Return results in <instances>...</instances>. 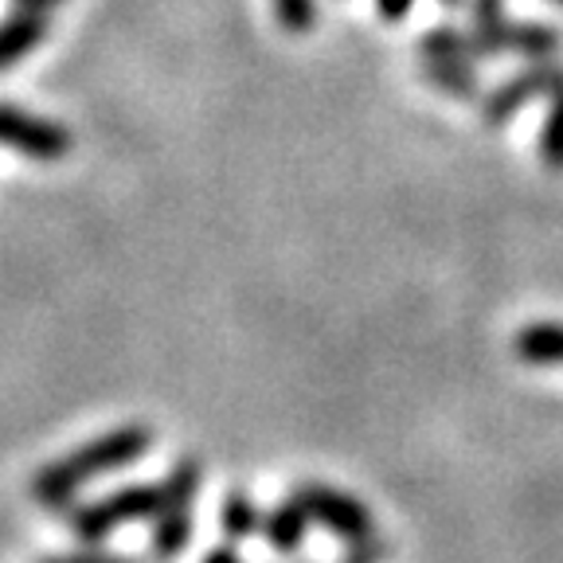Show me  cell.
<instances>
[{"label": "cell", "mask_w": 563, "mask_h": 563, "mask_svg": "<svg viewBox=\"0 0 563 563\" xmlns=\"http://www.w3.org/2000/svg\"><path fill=\"white\" fill-rule=\"evenodd\" d=\"M150 446H153V431L141 427V422H130V427H118V431H106L98 439L82 442L79 450H70L67 457H59V462H52V466H44L32 477L35 505L47 512L67 509L79 497V489H87L98 477L114 474V470L141 462V457L150 454Z\"/></svg>", "instance_id": "1"}, {"label": "cell", "mask_w": 563, "mask_h": 563, "mask_svg": "<svg viewBox=\"0 0 563 563\" xmlns=\"http://www.w3.org/2000/svg\"><path fill=\"white\" fill-rule=\"evenodd\" d=\"M0 145L27 161H40V165H55L67 157L75 141L63 125L27 114L12 102H0Z\"/></svg>", "instance_id": "5"}, {"label": "cell", "mask_w": 563, "mask_h": 563, "mask_svg": "<svg viewBox=\"0 0 563 563\" xmlns=\"http://www.w3.org/2000/svg\"><path fill=\"white\" fill-rule=\"evenodd\" d=\"M200 563H243V560H239L235 544H220V548H211V552L203 555Z\"/></svg>", "instance_id": "20"}, {"label": "cell", "mask_w": 563, "mask_h": 563, "mask_svg": "<svg viewBox=\"0 0 563 563\" xmlns=\"http://www.w3.org/2000/svg\"><path fill=\"white\" fill-rule=\"evenodd\" d=\"M44 563H137L130 555H114V552H75V555H55Z\"/></svg>", "instance_id": "18"}, {"label": "cell", "mask_w": 563, "mask_h": 563, "mask_svg": "<svg viewBox=\"0 0 563 563\" xmlns=\"http://www.w3.org/2000/svg\"><path fill=\"white\" fill-rule=\"evenodd\" d=\"M517 356L525 364H563V325L560 321H537L517 333Z\"/></svg>", "instance_id": "10"}, {"label": "cell", "mask_w": 563, "mask_h": 563, "mask_svg": "<svg viewBox=\"0 0 563 563\" xmlns=\"http://www.w3.org/2000/svg\"><path fill=\"white\" fill-rule=\"evenodd\" d=\"M12 4L27 12H52V9H59V4H67V0H12Z\"/></svg>", "instance_id": "21"}, {"label": "cell", "mask_w": 563, "mask_h": 563, "mask_svg": "<svg viewBox=\"0 0 563 563\" xmlns=\"http://www.w3.org/2000/svg\"><path fill=\"white\" fill-rule=\"evenodd\" d=\"M372 4H376L379 20H387V24H399V20H407L415 9V0H372Z\"/></svg>", "instance_id": "19"}, {"label": "cell", "mask_w": 563, "mask_h": 563, "mask_svg": "<svg viewBox=\"0 0 563 563\" xmlns=\"http://www.w3.org/2000/svg\"><path fill=\"white\" fill-rule=\"evenodd\" d=\"M294 501L309 512V520L329 528V532H333L336 540H344V544H364V540L379 537L372 512L364 509L352 493H341V489H333V485L301 482L298 489H294Z\"/></svg>", "instance_id": "4"}, {"label": "cell", "mask_w": 563, "mask_h": 563, "mask_svg": "<svg viewBox=\"0 0 563 563\" xmlns=\"http://www.w3.org/2000/svg\"><path fill=\"white\" fill-rule=\"evenodd\" d=\"M306 528H309V512L290 497V501L274 505V509L263 517V540L278 555H294L301 544H306Z\"/></svg>", "instance_id": "9"}, {"label": "cell", "mask_w": 563, "mask_h": 563, "mask_svg": "<svg viewBox=\"0 0 563 563\" xmlns=\"http://www.w3.org/2000/svg\"><path fill=\"white\" fill-rule=\"evenodd\" d=\"M555 4H563V0H555Z\"/></svg>", "instance_id": "23"}, {"label": "cell", "mask_w": 563, "mask_h": 563, "mask_svg": "<svg viewBox=\"0 0 563 563\" xmlns=\"http://www.w3.org/2000/svg\"><path fill=\"white\" fill-rule=\"evenodd\" d=\"M422 79L434 90L457 98V102H477L482 98V79L470 63H427L422 59Z\"/></svg>", "instance_id": "11"}, {"label": "cell", "mask_w": 563, "mask_h": 563, "mask_svg": "<svg viewBox=\"0 0 563 563\" xmlns=\"http://www.w3.org/2000/svg\"><path fill=\"white\" fill-rule=\"evenodd\" d=\"M274 20L290 35H306L317 27V0H274Z\"/></svg>", "instance_id": "16"}, {"label": "cell", "mask_w": 563, "mask_h": 563, "mask_svg": "<svg viewBox=\"0 0 563 563\" xmlns=\"http://www.w3.org/2000/svg\"><path fill=\"white\" fill-rule=\"evenodd\" d=\"M220 525L228 532V540H246L263 532V517H258V505L246 497L243 489H231L223 497V509H220Z\"/></svg>", "instance_id": "15"}, {"label": "cell", "mask_w": 563, "mask_h": 563, "mask_svg": "<svg viewBox=\"0 0 563 563\" xmlns=\"http://www.w3.org/2000/svg\"><path fill=\"white\" fill-rule=\"evenodd\" d=\"M548 118H544V130H540V161H544L552 173H563V70L555 87L548 90Z\"/></svg>", "instance_id": "14"}, {"label": "cell", "mask_w": 563, "mask_h": 563, "mask_svg": "<svg viewBox=\"0 0 563 563\" xmlns=\"http://www.w3.org/2000/svg\"><path fill=\"white\" fill-rule=\"evenodd\" d=\"M161 509V485H125V489H114L98 497V501H87L70 512V532L75 540L87 548L102 544L106 537H114L122 525H133V520H150L157 517Z\"/></svg>", "instance_id": "3"}, {"label": "cell", "mask_w": 563, "mask_h": 563, "mask_svg": "<svg viewBox=\"0 0 563 563\" xmlns=\"http://www.w3.org/2000/svg\"><path fill=\"white\" fill-rule=\"evenodd\" d=\"M387 560V544L384 540H364V544H349V552L341 555V563H384Z\"/></svg>", "instance_id": "17"}, {"label": "cell", "mask_w": 563, "mask_h": 563, "mask_svg": "<svg viewBox=\"0 0 563 563\" xmlns=\"http://www.w3.org/2000/svg\"><path fill=\"white\" fill-rule=\"evenodd\" d=\"M203 466L200 457H180L168 470L165 485H161V509L153 517V537L150 548L157 560H176L192 544V517H196V497H200Z\"/></svg>", "instance_id": "2"}, {"label": "cell", "mask_w": 563, "mask_h": 563, "mask_svg": "<svg viewBox=\"0 0 563 563\" xmlns=\"http://www.w3.org/2000/svg\"><path fill=\"white\" fill-rule=\"evenodd\" d=\"M560 63L555 59H537L528 63L520 75H512L509 82H501V87L493 90V95L482 98V122L489 125V130H501L505 122H512V118L525 110L532 98L548 95V90L555 87V79H560Z\"/></svg>", "instance_id": "6"}, {"label": "cell", "mask_w": 563, "mask_h": 563, "mask_svg": "<svg viewBox=\"0 0 563 563\" xmlns=\"http://www.w3.org/2000/svg\"><path fill=\"white\" fill-rule=\"evenodd\" d=\"M419 55L427 63H470L474 67V44H470V32H457L450 24H439L419 40Z\"/></svg>", "instance_id": "12"}, {"label": "cell", "mask_w": 563, "mask_h": 563, "mask_svg": "<svg viewBox=\"0 0 563 563\" xmlns=\"http://www.w3.org/2000/svg\"><path fill=\"white\" fill-rule=\"evenodd\" d=\"M509 27L512 20L505 16V0H474V27H470L474 59L482 63L509 52Z\"/></svg>", "instance_id": "8"}, {"label": "cell", "mask_w": 563, "mask_h": 563, "mask_svg": "<svg viewBox=\"0 0 563 563\" xmlns=\"http://www.w3.org/2000/svg\"><path fill=\"white\" fill-rule=\"evenodd\" d=\"M47 27H52V12L16 9L12 16L0 20V75L12 70L24 55H32L35 47L44 44Z\"/></svg>", "instance_id": "7"}, {"label": "cell", "mask_w": 563, "mask_h": 563, "mask_svg": "<svg viewBox=\"0 0 563 563\" xmlns=\"http://www.w3.org/2000/svg\"><path fill=\"white\" fill-rule=\"evenodd\" d=\"M509 52L525 55L528 63H537V59H555V52H560V32H555L552 24H517L512 20L509 27Z\"/></svg>", "instance_id": "13"}, {"label": "cell", "mask_w": 563, "mask_h": 563, "mask_svg": "<svg viewBox=\"0 0 563 563\" xmlns=\"http://www.w3.org/2000/svg\"><path fill=\"white\" fill-rule=\"evenodd\" d=\"M439 4H446V9H457V4H462V0H439Z\"/></svg>", "instance_id": "22"}]
</instances>
